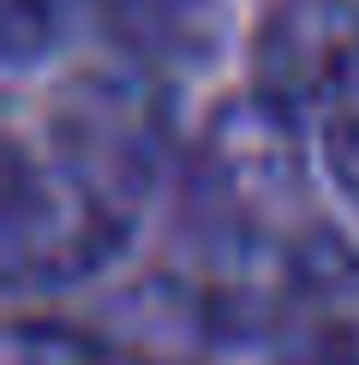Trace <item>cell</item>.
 I'll return each mask as SVG.
<instances>
[{"instance_id": "obj_7", "label": "cell", "mask_w": 359, "mask_h": 365, "mask_svg": "<svg viewBox=\"0 0 359 365\" xmlns=\"http://www.w3.org/2000/svg\"><path fill=\"white\" fill-rule=\"evenodd\" d=\"M0 365H108V347L72 324L48 317H19L0 341Z\"/></svg>"}, {"instance_id": "obj_1", "label": "cell", "mask_w": 359, "mask_h": 365, "mask_svg": "<svg viewBox=\"0 0 359 365\" xmlns=\"http://www.w3.org/2000/svg\"><path fill=\"white\" fill-rule=\"evenodd\" d=\"M299 114L264 96H234L209 114L186 168V222L198 252L222 246H276L293 210H306V144Z\"/></svg>"}, {"instance_id": "obj_3", "label": "cell", "mask_w": 359, "mask_h": 365, "mask_svg": "<svg viewBox=\"0 0 359 365\" xmlns=\"http://www.w3.org/2000/svg\"><path fill=\"white\" fill-rule=\"evenodd\" d=\"M36 144L138 216L174 156V90L144 66L72 72L48 96Z\"/></svg>"}, {"instance_id": "obj_4", "label": "cell", "mask_w": 359, "mask_h": 365, "mask_svg": "<svg viewBox=\"0 0 359 365\" xmlns=\"http://www.w3.org/2000/svg\"><path fill=\"white\" fill-rule=\"evenodd\" d=\"M359 84V0H269L251 30V96L288 114Z\"/></svg>"}, {"instance_id": "obj_9", "label": "cell", "mask_w": 359, "mask_h": 365, "mask_svg": "<svg viewBox=\"0 0 359 365\" xmlns=\"http://www.w3.org/2000/svg\"><path fill=\"white\" fill-rule=\"evenodd\" d=\"M168 365H186V359H168Z\"/></svg>"}, {"instance_id": "obj_8", "label": "cell", "mask_w": 359, "mask_h": 365, "mask_svg": "<svg viewBox=\"0 0 359 365\" xmlns=\"http://www.w3.org/2000/svg\"><path fill=\"white\" fill-rule=\"evenodd\" d=\"M323 162L335 174V186L359 204V84L323 108Z\"/></svg>"}, {"instance_id": "obj_6", "label": "cell", "mask_w": 359, "mask_h": 365, "mask_svg": "<svg viewBox=\"0 0 359 365\" xmlns=\"http://www.w3.org/2000/svg\"><path fill=\"white\" fill-rule=\"evenodd\" d=\"M96 12H102V0H6V12H0L6 66L24 72L42 54H60L72 36L96 30Z\"/></svg>"}, {"instance_id": "obj_2", "label": "cell", "mask_w": 359, "mask_h": 365, "mask_svg": "<svg viewBox=\"0 0 359 365\" xmlns=\"http://www.w3.org/2000/svg\"><path fill=\"white\" fill-rule=\"evenodd\" d=\"M132 227L138 216L126 204L96 192L36 138L12 132L6 168H0V276L12 294L90 282L126 252Z\"/></svg>"}, {"instance_id": "obj_5", "label": "cell", "mask_w": 359, "mask_h": 365, "mask_svg": "<svg viewBox=\"0 0 359 365\" xmlns=\"http://www.w3.org/2000/svg\"><path fill=\"white\" fill-rule=\"evenodd\" d=\"M102 42L144 72H198L228 48V0H102Z\"/></svg>"}]
</instances>
